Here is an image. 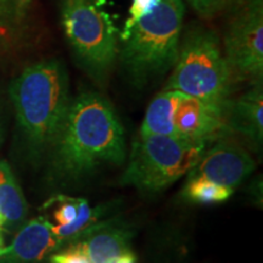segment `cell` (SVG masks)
Instances as JSON below:
<instances>
[{
  "instance_id": "obj_1",
  "label": "cell",
  "mask_w": 263,
  "mask_h": 263,
  "mask_svg": "<svg viewBox=\"0 0 263 263\" xmlns=\"http://www.w3.org/2000/svg\"><path fill=\"white\" fill-rule=\"evenodd\" d=\"M51 150V168L67 182H77L104 167L123 163L126 136L110 101L97 91L78 94L71 100Z\"/></svg>"
},
{
  "instance_id": "obj_8",
  "label": "cell",
  "mask_w": 263,
  "mask_h": 263,
  "mask_svg": "<svg viewBox=\"0 0 263 263\" xmlns=\"http://www.w3.org/2000/svg\"><path fill=\"white\" fill-rule=\"evenodd\" d=\"M256 168L255 161L236 141L224 139L205 150L188 178H202L234 190Z\"/></svg>"
},
{
  "instance_id": "obj_6",
  "label": "cell",
  "mask_w": 263,
  "mask_h": 263,
  "mask_svg": "<svg viewBox=\"0 0 263 263\" xmlns=\"http://www.w3.org/2000/svg\"><path fill=\"white\" fill-rule=\"evenodd\" d=\"M61 24L82 70L103 85L120 50V33L110 14L97 0H62Z\"/></svg>"
},
{
  "instance_id": "obj_23",
  "label": "cell",
  "mask_w": 263,
  "mask_h": 263,
  "mask_svg": "<svg viewBox=\"0 0 263 263\" xmlns=\"http://www.w3.org/2000/svg\"><path fill=\"white\" fill-rule=\"evenodd\" d=\"M0 227H2V228H3V219H2V217H0ZM3 229H4V228H3Z\"/></svg>"
},
{
  "instance_id": "obj_19",
  "label": "cell",
  "mask_w": 263,
  "mask_h": 263,
  "mask_svg": "<svg viewBox=\"0 0 263 263\" xmlns=\"http://www.w3.org/2000/svg\"><path fill=\"white\" fill-rule=\"evenodd\" d=\"M58 201L61 202L59 209L55 211L54 217L57 219L58 226L70 224L77 217V203L74 197L58 196Z\"/></svg>"
},
{
  "instance_id": "obj_21",
  "label": "cell",
  "mask_w": 263,
  "mask_h": 263,
  "mask_svg": "<svg viewBox=\"0 0 263 263\" xmlns=\"http://www.w3.org/2000/svg\"><path fill=\"white\" fill-rule=\"evenodd\" d=\"M31 0H16V12H17L18 20L22 18L26 8H27Z\"/></svg>"
},
{
  "instance_id": "obj_9",
  "label": "cell",
  "mask_w": 263,
  "mask_h": 263,
  "mask_svg": "<svg viewBox=\"0 0 263 263\" xmlns=\"http://www.w3.org/2000/svg\"><path fill=\"white\" fill-rule=\"evenodd\" d=\"M174 128L182 139L211 143L228 130L227 111L184 95L174 114Z\"/></svg>"
},
{
  "instance_id": "obj_20",
  "label": "cell",
  "mask_w": 263,
  "mask_h": 263,
  "mask_svg": "<svg viewBox=\"0 0 263 263\" xmlns=\"http://www.w3.org/2000/svg\"><path fill=\"white\" fill-rule=\"evenodd\" d=\"M50 263H90L80 250L68 245L67 249L50 256Z\"/></svg>"
},
{
  "instance_id": "obj_3",
  "label": "cell",
  "mask_w": 263,
  "mask_h": 263,
  "mask_svg": "<svg viewBox=\"0 0 263 263\" xmlns=\"http://www.w3.org/2000/svg\"><path fill=\"white\" fill-rule=\"evenodd\" d=\"M183 0H161L157 8L141 18L121 38V65L134 87L144 88L174 67L179 55L184 20Z\"/></svg>"
},
{
  "instance_id": "obj_12",
  "label": "cell",
  "mask_w": 263,
  "mask_h": 263,
  "mask_svg": "<svg viewBox=\"0 0 263 263\" xmlns=\"http://www.w3.org/2000/svg\"><path fill=\"white\" fill-rule=\"evenodd\" d=\"M227 128L238 132L256 147L263 141V89L262 82L230 104L227 114Z\"/></svg>"
},
{
  "instance_id": "obj_14",
  "label": "cell",
  "mask_w": 263,
  "mask_h": 263,
  "mask_svg": "<svg viewBox=\"0 0 263 263\" xmlns=\"http://www.w3.org/2000/svg\"><path fill=\"white\" fill-rule=\"evenodd\" d=\"M185 94L177 90H163L147 106L140 128V136H176L174 114Z\"/></svg>"
},
{
  "instance_id": "obj_4",
  "label": "cell",
  "mask_w": 263,
  "mask_h": 263,
  "mask_svg": "<svg viewBox=\"0 0 263 263\" xmlns=\"http://www.w3.org/2000/svg\"><path fill=\"white\" fill-rule=\"evenodd\" d=\"M234 76L215 32L197 27L186 33L163 90H177L228 114Z\"/></svg>"
},
{
  "instance_id": "obj_10",
  "label": "cell",
  "mask_w": 263,
  "mask_h": 263,
  "mask_svg": "<svg viewBox=\"0 0 263 263\" xmlns=\"http://www.w3.org/2000/svg\"><path fill=\"white\" fill-rule=\"evenodd\" d=\"M132 238L133 232L129 227L110 219L99 222L68 245L80 250L90 263H116L132 254Z\"/></svg>"
},
{
  "instance_id": "obj_15",
  "label": "cell",
  "mask_w": 263,
  "mask_h": 263,
  "mask_svg": "<svg viewBox=\"0 0 263 263\" xmlns=\"http://www.w3.org/2000/svg\"><path fill=\"white\" fill-rule=\"evenodd\" d=\"M77 203V217L74 221L66 226H52L51 230L55 236L61 242V246L65 244H70L83 235L87 230H89L91 227L98 224L100 222L101 217L106 213L107 206L100 205L95 209H91L87 200L83 197L76 199Z\"/></svg>"
},
{
  "instance_id": "obj_2",
  "label": "cell",
  "mask_w": 263,
  "mask_h": 263,
  "mask_svg": "<svg viewBox=\"0 0 263 263\" xmlns=\"http://www.w3.org/2000/svg\"><path fill=\"white\" fill-rule=\"evenodd\" d=\"M16 120L33 155L51 149L70 107V84L58 60L28 66L10 85Z\"/></svg>"
},
{
  "instance_id": "obj_11",
  "label": "cell",
  "mask_w": 263,
  "mask_h": 263,
  "mask_svg": "<svg viewBox=\"0 0 263 263\" xmlns=\"http://www.w3.org/2000/svg\"><path fill=\"white\" fill-rule=\"evenodd\" d=\"M48 219L38 217L17 230L14 240L0 256V263H39L52 251L61 248V242L51 230Z\"/></svg>"
},
{
  "instance_id": "obj_22",
  "label": "cell",
  "mask_w": 263,
  "mask_h": 263,
  "mask_svg": "<svg viewBox=\"0 0 263 263\" xmlns=\"http://www.w3.org/2000/svg\"><path fill=\"white\" fill-rule=\"evenodd\" d=\"M5 244H4V236H3V228L0 227V256L4 254L5 251Z\"/></svg>"
},
{
  "instance_id": "obj_16",
  "label": "cell",
  "mask_w": 263,
  "mask_h": 263,
  "mask_svg": "<svg viewBox=\"0 0 263 263\" xmlns=\"http://www.w3.org/2000/svg\"><path fill=\"white\" fill-rule=\"evenodd\" d=\"M234 190L202 178H188L182 192L183 199L195 203H218L230 199Z\"/></svg>"
},
{
  "instance_id": "obj_18",
  "label": "cell",
  "mask_w": 263,
  "mask_h": 263,
  "mask_svg": "<svg viewBox=\"0 0 263 263\" xmlns=\"http://www.w3.org/2000/svg\"><path fill=\"white\" fill-rule=\"evenodd\" d=\"M190 6L202 17H213L228 9L234 0H186Z\"/></svg>"
},
{
  "instance_id": "obj_5",
  "label": "cell",
  "mask_w": 263,
  "mask_h": 263,
  "mask_svg": "<svg viewBox=\"0 0 263 263\" xmlns=\"http://www.w3.org/2000/svg\"><path fill=\"white\" fill-rule=\"evenodd\" d=\"M207 141L177 136H139L134 140L121 184L156 194L189 173L209 147Z\"/></svg>"
},
{
  "instance_id": "obj_7",
  "label": "cell",
  "mask_w": 263,
  "mask_h": 263,
  "mask_svg": "<svg viewBox=\"0 0 263 263\" xmlns=\"http://www.w3.org/2000/svg\"><path fill=\"white\" fill-rule=\"evenodd\" d=\"M224 32V57L235 81L263 77V0H234Z\"/></svg>"
},
{
  "instance_id": "obj_17",
  "label": "cell",
  "mask_w": 263,
  "mask_h": 263,
  "mask_svg": "<svg viewBox=\"0 0 263 263\" xmlns=\"http://www.w3.org/2000/svg\"><path fill=\"white\" fill-rule=\"evenodd\" d=\"M160 3L161 0H133L129 8V15H128V18L126 20L122 32L118 34V39L124 37L141 18L150 15L157 8Z\"/></svg>"
},
{
  "instance_id": "obj_13",
  "label": "cell",
  "mask_w": 263,
  "mask_h": 263,
  "mask_svg": "<svg viewBox=\"0 0 263 263\" xmlns=\"http://www.w3.org/2000/svg\"><path fill=\"white\" fill-rule=\"evenodd\" d=\"M27 212V202L9 163L0 161V217L3 228L17 232L25 224Z\"/></svg>"
}]
</instances>
